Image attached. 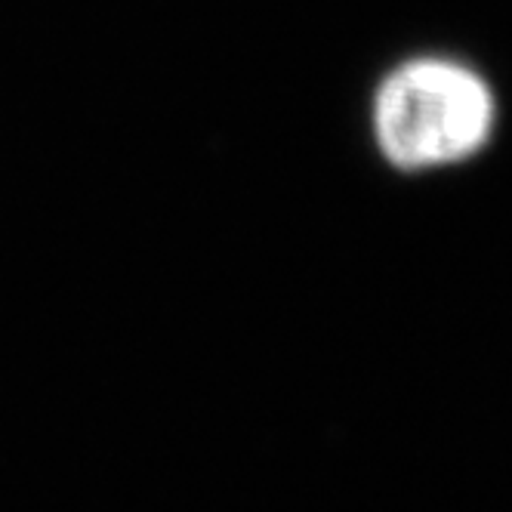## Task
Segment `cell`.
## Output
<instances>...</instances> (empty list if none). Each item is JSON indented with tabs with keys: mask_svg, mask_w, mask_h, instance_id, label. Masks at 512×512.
I'll return each mask as SVG.
<instances>
[{
	"mask_svg": "<svg viewBox=\"0 0 512 512\" xmlns=\"http://www.w3.org/2000/svg\"><path fill=\"white\" fill-rule=\"evenodd\" d=\"M497 127L491 84L448 56L401 62L374 96V136L398 170H435L479 155Z\"/></svg>",
	"mask_w": 512,
	"mask_h": 512,
	"instance_id": "6da1fadb",
	"label": "cell"
}]
</instances>
